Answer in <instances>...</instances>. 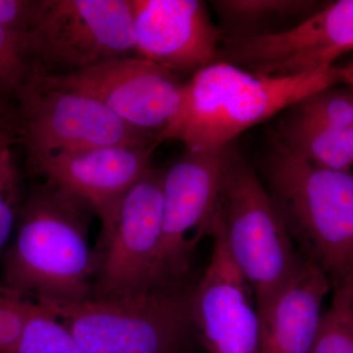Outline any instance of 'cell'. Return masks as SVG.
<instances>
[{
    "label": "cell",
    "instance_id": "cell-1",
    "mask_svg": "<svg viewBox=\"0 0 353 353\" xmlns=\"http://www.w3.org/2000/svg\"><path fill=\"white\" fill-rule=\"evenodd\" d=\"M90 212L53 183L36 185L20 208L1 284L39 303L92 299L99 256L88 241Z\"/></svg>",
    "mask_w": 353,
    "mask_h": 353
},
{
    "label": "cell",
    "instance_id": "cell-2",
    "mask_svg": "<svg viewBox=\"0 0 353 353\" xmlns=\"http://www.w3.org/2000/svg\"><path fill=\"white\" fill-rule=\"evenodd\" d=\"M339 83L334 65L301 75L266 77L217 61L187 81L178 113L160 141H181L189 150L224 148L250 128Z\"/></svg>",
    "mask_w": 353,
    "mask_h": 353
},
{
    "label": "cell",
    "instance_id": "cell-3",
    "mask_svg": "<svg viewBox=\"0 0 353 353\" xmlns=\"http://www.w3.org/2000/svg\"><path fill=\"white\" fill-rule=\"evenodd\" d=\"M262 172L299 255L332 285L353 275V172L317 166L275 137Z\"/></svg>",
    "mask_w": 353,
    "mask_h": 353
},
{
    "label": "cell",
    "instance_id": "cell-4",
    "mask_svg": "<svg viewBox=\"0 0 353 353\" xmlns=\"http://www.w3.org/2000/svg\"><path fill=\"white\" fill-rule=\"evenodd\" d=\"M214 221L252 290L257 313L261 312L294 277L303 259L266 188L233 143L225 150Z\"/></svg>",
    "mask_w": 353,
    "mask_h": 353
},
{
    "label": "cell",
    "instance_id": "cell-5",
    "mask_svg": "<svg viewBox=\"0 0 353 353\" xmlns=\"http://www.w3.org/2000/svg\"><path fill=\"white\" fill-rule=\"evenodd\" d=\"M194 288L123 299L39 303L59 318L85 353H188L197 334Z\"/></svg>",
    "mask_w": 353,
    "mask_h": 353
},
{
    "label": "cell",
    "instance_id": "cell-6",
    "mask_svg": "<svg viewBox=\"0 0 353 353\" xmlns=\"http://www.w3.org/2000/svg\"><path fill=\"white\" fill-rule=\"evenodd\" d=\"M25 34L34 76L137 54L132 0H39Z\"/></svg>",
    "mask_w": 353,
    "mask_h": 353
},
{
    "label": "cell",
    "instance_id": "cell-7",
    "mask_svg": "<svg viewBox=\"0 0 353 353\" xmlns=\"http://www.w3.org/2000/svg\"><path fill=\"white\" fill-rule=\"evenodd\" d=\"M15 102L18 139L29 158L105 146L161 143L159 139L132 129L97 99L48 85L37 76Z\"/></svg>",
    "mask_w": 353,
    "mask_h": 353
},
{
    "label": "cell",
    "instance_id": "cell-8",
    "mask_svg": "<svg viewBox=\"0 0 353 353\" xmlns=\"http://www.w3.org/2000/svg\"><path fill=\"white\" fill-rule=\"evenodd\" d=\"M226 146L185 150L183 157L165 170L161 239L150 290L189 285L187 278L196 246L187 236L196 231L199 241L210 234L222 187Z\"/></svg>",
    "mask_w": 353,
    "mask_h": 353
},
{
    "label": "cell",
    "instance_id": "cell-9",
    "mask_svg": "<svg viewBox=\"0 0 353 353\" xmlns=\"http://www.w3.org/2000/svg\"><path fill=\"white\" fill-rule=\"evenodd\" d=\"M352 46L353 0H341L283 31L224 37L218 61L256 75L292 77L334 65Z\"/></svg>",
    "mask_w": 353,
    "mask_h": 353
},
{
    "label": "cell",
    "instance_id": "cell-10",
    "mask_svg": "<svg viewBox=\"0 0 353 353\" xmlns=\"http://www.w3.org/2000/svg\"><path fill=\"white\" fill-rule=\"evenodd\" d=\"M37 77L97 99L132 129L159 139L178 113L188 81L139 57L118 58L67 75Z\"/></svg>",
    "mask_w": 353,
    "mask_h": 353
},
{
    "label": "cell",
    "instance_id": "cell-11",
    "mask_svg": "<svg viewBox=\"0 0 353 353\" xmlns=\"http://www.w3.org/2000/svg\"><path fill=\"white\" fill-rule=\"evenodd\" d=\"M165 170L150 167L121 202L110 238L99 253L92 299H123L150 292L163 221Z\"/></svg>",
    "mask_w": 353,
    "mask_h": 353
},
{
    "label": "cell",
    "instance_id": "cell-12",
    "mask_svg": "<svg viewBox=\"0 0 353 353\" xmlns=\"http://www.w3.org/2000/svg\"><path fill=\"white\" fill-rule=\"evenodd\" d=\"M160 143L105 146L81 152L29 158L32 168L71 196L83 202L99 217L101 233L99 254L112 234L121 202L152 167Z\"/></svg>",
    "mask_w": 353,
    "mask_h": 353
},
{
    "label": "cell",
    "instance_id": "cell-13",
    "mask_svg": "<svg viewBox=\"0 0 353 353\" xmlns=\"http://www.w3.org/2000/svg\"><path fill=\"white\" fill-rule=\"evenodd\" d=\"M137 55L189 77L218 61L224 32L199 0H132Z\"/></svg>",
    "mask_w": 353,
    "mask_h": 353
},
{
    "label": "cell",
    "instance_id": "cell-14",
    "mask_svg": "<svg viewBox=\"0 0 353 353\" xmlns=\"http://www.w3.org/2000/svg\"><path fill=\"white\" fill-rule=\"evenodd\" d=\"M210 236V260L192 292L197 334L208 353H259V315L250 299L252 290L232 259L216 221Z\"/></svg>",
    "mask_w": 353,
    "mask_h": 353
},
{
    "label": "cell",
    "instance_id": "cell-15",
    "mask_svg": "<svg viewBox=\"0 0 353 353\" xmlns=\"http://www.w3.org/2000/svg\"><path fill=\"white\" fill-rule=\"evenodd\" d=\"M332 289L321 267L303 259L294 277L257 313L259 353H311L322 317V303Z\"/></svg>",
    "mask_w": 353,
    "mask_h": 353
},
{
    "label": "cell",
    "instance_id": "cell-16",
    "mask_svg": "<svg viewBox=\"0 0 353 353\" xmlns=\"http://www.w3.org/2000/svg\"><path fill=\"white\" fill-rule=\"evenodd\" d=\"M273 137L317 166L352 171L353 128L312 122L290 112Z\"/></svg>",
    "mask_w": 353,
    "mask_h": 353
},
{
    "label": "cell",
    "instance_id": "cell-17",
    "mask_svg": "<svg viewBox=\"0 0 353 353\" xmlns=\"http://www.w3.org/2000/svg\"><path fill=\"white\" fill-rule=\"evenodd\" d=\"M212 6L232 29L228 38L248 36L252 27L274 20L311 16L319 10L315 1L308 0H220Z\"/></svg>",
    "mask_w": 353,
    "mask_h": 353
},
{
    "label": "cell",
    "instance_id": "cell-18",
    "mask_svg": "<svg viewBox=\"0 0 353 353\" xmlns=\"http://www.w3.org/2000/svg\"><path fill=\"white\" fill-rule=\"evenodd\" d=\"M332 290L331 305L322 314L311 353H353V275Z\"/></svg>",
    "mask_w": 353,
    "mask_h": 353
},
{
    "label": "cell",
    "instance_id": "cell-19",
    "mask_svg": "<svg viewBox=\"0 0 353 353\" xmlns=\"http://www.w3.org/2000/svg\"><path fill=\"white\" fill-rule=\"evenodd\" d=\"M15 353H85L63 322L36 303L28 318Z\"/></svg>",
    "mask_w": 353,
    "mask_h": 353
},
{
    "label": "cell",
    "instance_id": "cell-20",
    "mask_svg": "<svg viewBox=\"0 0 353 353\" xmlns=\"http://www.w3.org/2000/svg\"><path fill=\"white\" fill-rule=\"evenodd\" d=\"M32 76L25 32L0 27V97L15 101Z\"/></svg>",
    "mask_w": 353,
    "mask_h": 353
},
{
    "label": "cell",
    "instance_id": "cell-21",
    "mask_svg": "<svg viewBox=\"0 0 353 353\" xmlns=\"http://www.w3.org/2000/svg\"><path fill=\"white\" fill-rule=\"evenodd\" d=\"M36 303L0 282V353H15Z\"/></svg>",
    "mask_w": 353,
    "mask_h": 353
},
{
    "label": "cell",
    "instance_id": "cell-22",
    "mask_svg": "<svg viewBox=\"0 0 353 353\" xmlns=\"http://www.w3.org/2000/svg\"><path fill=\"white\" fill-rule=\"evenodd\" d=\"M19 213L18 174H16L0 183V250L10 238Z\"/></svg>",
    "mask_w": 353,
    "mask_h": 353
},
{
    "label": "cell",
    "instance_id": "cell-23",
    "mask_svg": "<svg viewBox=\"0 0 353 353\" xmlns=\"http://www.w3.org/2000/svg\"><path fill=\"white\" fill-rule=\"evenodd\" d=\"M39 0H0V27L26 32Z\"/></svg>",
    "mask_w": 353,
    "mask_h": 353
},
{
    "label": "cell",
    "instance_id": "cell-24",
    "mask_svg": "<svg viewBox=\"0 0 353 353\" xmlns=\"http://www.w3.org/2000/svg\"><path fill=\"white\" fill-rule=\"evenodd\" d=\"M19 143L13 114L7 115L0 125V183L17 174L13 146Z\"/></svg>",
    "mask_w": 353,
    "mask_h": 353
},
{
    "label": "cell",
    "instance_id": "cell-25",
    "mask_svg": "<svg viewBox=\"0 0 353 353\" xmlns=\"http://www.w3.org/2000/svg\"><path fill=\"white\" fill-rule=\"evenodd\" d=\"M341 82L347 83L350 90H353V61L343 66H336Z\"/></svg>",
    "mask_w": 353,
    "mask_h": 353
},
{
    "label": "cell",
    "instance_id": "cell-26",
    "mask_svg": "<svg viewBox=\"0 0 353 353\" xmlns=\"http://www.w3.org/2000/svg\"><path fill=\"white\" fill-rule=\"evenodd\" d=\"M13 108L10 105V99L0 97V118L12 112Z\"/></svg>",
    "mask_w": 353,
    "mask_h": 353
},
{
    "label": "cell",
    "instance_id": "cell-27",
    "mask_svg": "<svg viewBox=\"0 0 353 353\" xmlns=\"http://www.w3.org/2000/svg\"><path fill=\"white\" fill-rule=\"evenodd\" d=\"M350 51H353V46H350V48H348L347 52H350Z\"/></svg>",
    "mask_w": 353,
    "mask_h": 353
},
{
    "label": "cell",
    "instance_id": "cell-28",
    "mask_svg": "<svg viewBox=\"0 0 353 353\" xmlns=\"http://www.w3.org/2000/svg\"><path fill=\"white\" fill-rule=\"evenodd\" d=\"M6 116H4V117L0 118V125H1L2 121H3L4 118H6Z\"/></svg>",
    "mask_w": 353,
    "mask_h": 353
}]
</instances>
